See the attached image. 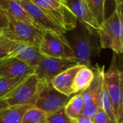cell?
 Here are the masks:
<instances>
[{"mask_svg": "<svg viewBox=\"0 0 123 123\" xmlns=\"http://www.w3.org/2000/svg\"><path fill=\"white\" fill-rule=\"evenodd\" d=\"M42 81L33 73L26 77L14 87L4 99L9 107L31 105L35 106L41 88Z\"/></svg>", "mask_w": 123, "mask_h": 123, "instance_id": "obj_3", "label": "cell"}, {"mask_svg": "<svg viewBox=\"0 0 123 123\" xmlns=\"http://www.w3.org/2000/svg\"><path fill=\"white\" fill-rule=\"evenodd\" d=\"M104 82L117 120L122 99V75L117 65V54L115 53L110 67L104 73Z\"/></svg>", "mask_w": 123, "mask_h": 123, "instance_id": "obj_8", "label": "cell"}, {"mask_svg": "<svg viewBox=\"0 0 123 123\" xmlns=\"http://www.w3.org/2000/svg\"><path fill=\"white\" fill-rule=\"evenodd\" d=\"M14 42L0 35V62L8 57L12 49Z\"/></svg>", "mask_w": 123, "mask_h": 123, "instance_id": "obj_23", "label": "cell"}, {"mask_svg": "<svg viewBox=\"0 0 123 123\" xmlns=\"http://www.w3.org/2000/svg\"><path fill=\"white\" fill-rule=\"evenodd\" d=\"M35 73V70L14 57H8L0 62V78H22Z\"/></svg>", "mask_w": 123, "mask_h": 123, "instance_id": "obj_13", "label": "cell"}, {"mask_svg": "<svg viewBox=\"0 0 123 123\" xmlns=\"http://www.w3.org/2000/svg\"><path fill=\"white\" fill-rule=\"evenodd\" d=\"M100 109H101L99 108V106H95V107H92L87 108V109L84 108L80 117L93 120V119L94 118V117L96 116V115Z\"/></svg>", "mask_w": 123, "mask_h": 123, "instance_id": "obj_27", "label": "cell"}, {"mask_svg": "<svg viewBox=\"0 0 123 123\" xmlns=\"http://www.w3.org/2000/svg\"><path fill=\"white\" fill-rule=\"evenodd\" d=\"M76 65L78 64L74 59H59L43 55L35 70V74L41 81L50 83L58 75Z\"/></svg>", "mask_w": 123, "mask_h": 123, "instance_id": "obj_9", "label": "cell"}, {"mask_svg": "<svg viewBox=\"0 0 123 123\" xmlns=\"http://www.w3.org/2000/svg\"><path fill=\"white\" fill-rule=\"evenodd\" d=\"M86 3L100 25L106 19L107 0H86Z\"/></svg>", "mask_w": 123, "mask_h": 123, "instance_id": "obj_20", "label": "cell"}, {"mask_svg": "<svg viewBox=\"0 0 123 123\" xmlns=\"http://www.w3.org/2000/svg\"><path fill=\"white\" fill-rule=\"evenodd\" d=\"M66 31L74 30L77 20L63 0H31Z\"/></svg>", "mask_w": 123, "mask_h": 123, "instance_id": "obj_6", "label": "cell"}, {"mask_svg": "<svg viewBox=\"0 0 123 123\" xmlns=\"http://www.w3.org/2000/svg\"><path fill=\"white\" fill-rule=\"evenodd\" d=\"M94 72V78L90 86L81 94L83 98L84 108H90L99 106V96L104 80L105 66L100 67L98 64L92 67Z\"/></svg>", "mask_w": 123, "mask_h": 123, "instance_id": "obj_12", "label": "cell"}, {"mask_svg": "<svg viewBox=\"0 0 123 123\" xmlns=\"http://www.w3.org/2000/svg\"><path fill=\"white\" fill-rule=\"evenodd\" d=\"M40 52L45 57L74 59V50L64 34L44 30L43 39L39 46Z\"/></svg>", "mask_w": 123, "mask_h": 123, "instance_id": "obj_5", "label": "cell"}, {"mask_svg": "<svg viewBox=\"0 0 123 123\" xmlns=\"http://www.w3.org/2000/svg\"><path fill=\"white\" fill-rule=\"evenodd\" d=\"M108 1H113L114 4H115V0H107V3ZM107 3H106V4H107Z\"/></svg>", "mask_w": 123, "mask_h": 123, "instance_id": "obj_34", "label": "cell"}, {"mask_svg": "<svg viewBox=\"0 0 123 123\" xmlns=\"http://www.w3.org/2000/svg\"><path fill=\"white\" fill-rule=\"evenodd\" d=\"M48 115L36 107L27 109L23 115L21 123H47Z\"/></svg>", "mask_w": 123, "mask_h": 123, "instance_id": "obj_21", "label": "cell"}, {"mask_svg": "<svg viewBox=\"0 0 123 123\" xmlns=\"http://www.w3.org/2000/svg\"><path fill=\"white\" fill-rule=\"evenodd\" d=\"M26 77L9 78H0V99L9 94L14 87L20 83Z\"/></svg>", "mask_w": 123, "mask_h": 123, "instance_id": "obj_22", "label": "cell"}, {"mask_svg": "<svg viewBox=\"0 0 123 123\" xmlns=\"http://www.w3.org/2000/svg\"><path fill=\"white\" fill-rule=\"evenodd\" d=\"M94 78V72L92 67L83 66L76 73L74 83L73 91L74 95L81 94L92 83Z\"/></svg>", "mask_w": 123, "mask_h": 123, "instance_id": "obj_16", "label": "cell"}, {"mask_svg": "<svg viewBox=\"0 0 123 123\" xmlns=\"http://www.w3.org/2000/svg\"><path fill=\"white\" fill-rule=\"evenodd\" d=\"M97 34L102 49H110L116 54H123V21L117 9L100 25Z\"/></svg>", "mask_w": 123, "mask_h": 123, "instance_id": "obj_2", "label": "cell"}, {"mask_svg": "<svg viewBox=\"0 0 123 123\" xmlns=\"http://www.w3.org/2000/svg\"><path fill=\"white\" fill-rule=\"evenodd\" d=\"M9 25V14L7 12L0 6V34L4 32Z\"/></svg>", "mask_w": 123, "mask_h": 123, "instance_id": "obj_26", "label": "cell"}, {"mask_svg": "<svg viewBox=\"0 0 123 123\" xmlns=\"http://www.w3.org/2000/svg\"><path fill=\"white\" fill-rule=\"evenodd\" d=\"M70 99L71 97L60 93L54 88L50 83H46L42 81L35 107L44 111L48 115H51L63 109Z\"/></svg>", "mask_w": 123, "mask_h": 123, "instance_id": "obj_7", "label": "cell"}, {"mask_svg": "<svg viewBox=\"0 0 123 123\" xmlns=\"http://www.w3.org/2000/svg\"><path fill=\"white\" fill-rule=\"evenodd\" d=\"M76 123H94V121L92 120H89V119H87V118H85V117H79L76 120H74Z\"/></svg>", "mask_w": 123, "mask_h": 123, "instance_id": "obj_29", "label": "cell"}, {"mask_svg": "<svg viewBox=\"0 0 123 123\" xmlns=\"http://www.w3.org/2000/svg\"><path fill=\"white\" fill-rule=\"evenodd\" d=\"M32 106L6 107L0 110V123H21L25 112Z\"/></svg>", "mask_w": 123, "mask_h": 123, "instance_id": "obj_18", "label": "cell"}, {"mask_svg": "<svg viewBox=\"0 0 123 123\" xmlns=\"http://www.w3.org/2000/svg\"><path fill=\"white\" fill-rule=\"evenodd\" d=\"M43 30L9 14L8 28L0 35L14 42L39 48L43 39Z\"/></svg>", "mask_w": 123, "mask_h": 123, "instance_id": "obj_4", "label": "cell"}, {"mask_svg": "<svg viewBox=\"0 0 123 123\" xmlns=\"http://www.w3.org/2000/svg\"><path fill=\"white\" fill-rule=\"evenodd\" d=\"M70 44L77 64L85 67H91L92 60L99 54L102 49L97 33L86 28L82 25L74 34L72 43Z\"/></svg>", "mask_w": 123, "mask_h": 123, "instance_id": "obj_1", "label": "cell"}, {"mask_svg": "<svg viewBox=\"0 0 123 123\" xmlns=\"http://www.w3.org/2000/svg\"><path fill=\"white\" fill-rule=\"evenodd\" d=\"M31 17L36 25L42 30H49L64 34L66 31L50 19L36 4L31 0H16Z\"/></svg>", "mask_w": 123, "mask_h": 123, "instance_id": "obj_10", "label": "cell"}, {"mask_svg": "<svg viewBox=\"0 0 123 123\" xmlns=\"http://www.w3.org/2000/svg\"><path fill=\"white\" fill-rule=\"evenodd\" d=\"M119 4H123V0H115V7Z\"/></svg>", "mask_w": 123, "mask_h": 123, "instance_id": "obj_32", "label": "cell"}, {"mask_svg": "<svg viewBox=\"0 0 123 123\" xmlns=\"http://www.w3.org/2000/svg\"><path fill=\"white\" fill-rule=\"evenodd\" d=\"M93 121L94 123H118L116 121L112 120L102 109H100L97 112V114L93 119Z\"/></svg>", "mask_w": 123, "mask_h": 123, "instance_id": "obj_25", "label": "cell"}, {"mask_svg": "<svg viewBox=\"0 0 123 123\" xmlns=\"http://www.w3.org/2000/svg\"><path fill=\"white\" fill-rule=\"evenodd\" d=\"M82 65H76L71 67L55 77L50 82L51 85L60 93L71 97L74 95L73 83L77 72L82 67Z\"/></svg>", "mask_w": 123, "mask_h": 123, "instance_id": "obj_15", "label": "cell"}, {"mask_svg": "<svg viewBox=\"0 0 123 123\" xmlns=\"http://www.w3.org/2000/svg\"><path fill=\"white\" fill-rule=\"evenodd\" d=\"M76 123V122H75L74 120H71L70 121H68V123Z\"/></svg>", "mask_w": 123, "mask_h": 123, "instance_id": "obj_33", "label": "cell"}, {"mask_svg": "<svg viewBox=\"0 0 123 123\" xmlns=\"http://www.w3.org/2000/svg\"><path fill=\"white\" fill-rule=\"evenodd\" d=\"M0 6L14 18L37 27L31 17L16 0H0Z\"/></svg>", "mask_w": 123, "mask_h": 123, "instance_id": "obj_17", "label": "cell"}, {"mask_svg": "<svg viewBox=\"0 0 123 123\" xmlns=\"http://www.w3.org/2000/svg\"><path fill=\"white\" fill-rule=\"evenodd\" d=\"M115 9H117V10L119 12L120 15V17H121V18H122V20H123V4L116 5V6L115 7Z\"/></svg>", "mask_w": 123, "mask_h": 123, "instance_id": "obj_30", "label": "cell"}, {"mask_svg": "<svg viewBox=\"0 0 123 123\" xmlns=\"http://www.w3.org/2000/svg\"><path fill=\"white\" fill-rule=\"evenodd\" d=\"M84 1H86V0H84Z\"/></svg>", "mask_w": 123, "mask_h": 123, "instance_id": "obj_35", "label": "cell"}, {"mask_svg": "<svg viewBox=\"0 0 123 123\" xmlns=\"http://www.w3.org/2000/svg\"><path fill=\"white\" fill-rule=\"evenodd\" d=\"M65 4L71 9L79 21L86 28L97 32L99 28V24L89 9L84 0H63Z\"/></svg>", "mask_w": 123, "mask_h": 123, "instance_id": "obj_11", "label": "cell"}, {"mask_svg": "<svg viewBox=\"0 0 123 123\" xmlns=\"http://www.w3.org/2000/svg\"><path fill=\"white\" fill-rule=\"evenodd\" d=\"M6 107H8V105H7L6 102L5 101V100L4 99H0V110Z\"/></svg>", "mask_w": 123, "mask_h": 123, "instance_id": "obj_31", "label": "cell"}, {"mask_svg": "<svg viewBox=\"0 0 123 123\" xmlns=\"http://www.w3.org/2000/svg\"><path fill=\"white\" fill-rule=\"evenodd\" d=\"M14 42V41H13ZM43 55L39 48L14 42L9 57H14L23 62L34 70L37 68Z\"/></svg>", "mask_w": 123, "mask_h": 123, "instance_id": "obj_14", "label": "cell"}, {"mask_svg": "<svg viewBox=\"0 0 123 123\" xmlns=\"http://www.w3.org/2000/svg\"><path fill=\"white\" fill-rule=\"evenodd\" d=\"M70 119L66 114L64 109L51 115H48L47 123H66L70 121Z\"/></svg>", "mask_w": 123, "mask_h": 123, "instance_id": "obj_24", "label": "cell"}, {"mask_svg": "<svg viewBox=\"0 0 123 123\" xmlns=\"http://www.w3.org/2000/svg\"><path fill=\"white\" fill-rule=\"evenodd\" d=\"M84 109V104L81 94H76L71 97L66 105L64 111L66 115L71 120H76L80 117Z\"/></svg>", "mask_w": 123, "mask_h": 123, "instance_id": "obj_19", "label": "cell"}, {"mask_svg": "<svg viewBox=\"0 0 123 123\" xmlns=\"http://www.w3.org/2000/svg\"><path fill=\"white\" fill-rule=\"evenodd\" d=\"M121 75H122V99H121L120 109L117 117L118 123H123V70L121 71Z\"/></svg>", "mask_w": 123, "mask_h": 123, "instance_id": "obj_28", "label": "cell"}]
</instances>
